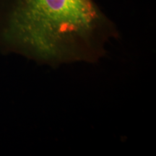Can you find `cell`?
I'll return each mask as SVG.
<instances>
[{
  "instance_id": "6da1fadb",
  "label": "cell",
  "mask_w": 156,
  "mask_h": 156,
  "mask_svg": "<svg viewBox=\"0 0 156 156\" xmlns=\"http://www.w3.org/2000/svg\"><path fill=\"white\" fill-rule=\"evenodd\" d=\"M119 37L95 0H0V49L50 66L99 61Z\"/></svg>"
}]
</instances>
